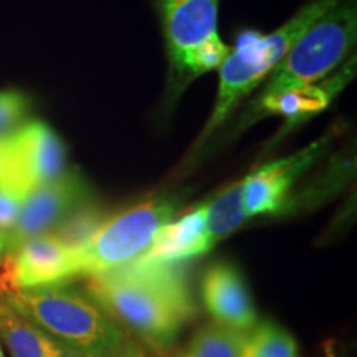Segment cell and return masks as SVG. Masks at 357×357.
Masks as SVG:
<instances>
[{
  "instance_id": "1",
  "label": "cell",
  "mask_w": 357,
  "mask_h": 357,
  "mask_svg": "<svg viewBox=\"0 0 357 357\" xmlns=\"http://www.w3.org/2000/svg\"><path fill=\"white\" fill-rule=\"evenodd\" d=\"M178 265L134 260L108 273L89 276L86 293L123 331L149 349L164 352L195 314Z\"/></svg>"
},
{
  "instance_id": "2",
  "label": "cell",
  "mask_w": 357,
  "mask_h": 357,
  "mask_svg": "<svg viewBox=\"0 0 357 357\" xmlns=\"http://www.w3.org/2000/svg\"><path fill=\"white\" fill-rule=\"evenodd\" d=\"M0 300L79 357H118L132 341L88 293L63 284L13 289Z\"/></svg>"
},
{
  "instance_id": "3",
  "label": "cell",
  "mask_w": 357,
  "mask_h": 357,
  "mask_svg": "<svg viewBox=\"0 0 357 357\" xmlns=\"http://www.w3.org/2000/svg\"><path fill=\"white\" fill-rule=\"evenodd\" d=\"M339 2L342 0H312L294 13L287 24L268 35L257 30H242L236 37L235 48L218 66L220 82L217 100L199 142H204L217 131L240 101L275 70L291 45Z\"/></svg>"
},
{
  "instance_id": "4",
  "label": "cell",
  "mask_w": 357,
  "mask_h": 357,
  "mask_svg": "<svg viewBox=\"0 0 357 357\" xmlns=\"http://www.w3.org/2000/svg\"><path fill=\"white\" fill-rule=\"evenodd\" d=\"M356 37V3L352 0H342L291 45L287 55L271 71L270 79L253 106L289 89L311 86L328 77L349 55Z\"/></svg>"
},
{
  "instance_id": "5",
  "label": "cell",
  "mask_w": 357,
  "mask_h": 357,
  "mask_svg": "<svg viewBox=\"0 0 357 357\" xmlns=\"http://www.w3.org/2000/svg\"><path fill=\"white\" fill-rule=\"evenodd\" d=\"M154 6L178 91L220 66L231 50L217 32L220 0H154Z\"/></svg>"
},
{
  "instance_id": "6",
  "label": "cell",
  "mask_w": 357,
  "mask_h": 357,
  "mask_svg": "<svg viewBox=\"0 0 357 357\" xmlns=\"http://www.w3.org/2000/svg\"><path fill=\"white\" fill-rule=\"evenodd\" d=\"M177 197H158L106 217L95 235L77 250L79 273L96 276L121 268L141 257L158 231L174 220Z\"/></svg>"
},
{
  "instance_id": "7",
  "label": "cell",
  "mask_w": 357,
  "mask_h": 357,
  "mask_svg": "<svg viewBox=\"0 0 357 357\" xmlns=\"http://www.w3.org/2000/svg\"><path fill=\"white\" fill-rule=\"evenodd\" d=\"M0 294L13 289L55 287L82 276L77 250L42 234L8 250L0 263Z\"/></svg>"
},
{
  "instance_id": "8",
  "label": "cell",
  "mask_w": 357,
  "mask_h": 357,
  "mask_svg": "<svg viewBox=\"0 0 357 357\" xmlns=\"http://www.w3.org/2000/svg\"><path fill=\"white\" fill-rule=\"evenodd\" d=\"M89 200L91 190L77 169H65L56 178L35 187L22 205L15 227L7 234L8 250L32 236L52 231L65 217Z\"/></svg>"
},
{
  "instance_id": "9",
  "label": "cell",
  "mask_w": 357,
  "mask_h": 357,
  "mask_svg": "<svg viewBox=\"0 0 357 357\" xmlns=\"http://www.w3.org/2000/svg\"><path fill=\"white\" fill-rule=\"evenodd\" d=\"M8 178L26 190L47 184L65 171V147L60 137L42 121L22 124L6 137Z\"/></svg>"
},
{
  "instance_id": "10",
  "label": "cell",
  "mask_w": 357,
  "mask_h": 357,
  "mask_svg": "<svg viewBox=\"0 0 357 357\" xmlns=\"http://www.w3.org/2000/svg\"><path fill=\"white\" fill-rule=\"evenodd\" d=\"M329 137L311 142L284 159L271 160L243 178V208L247 218L283 211L294 182L324 154Z\"/></svg>"
},
{
  "instance_id": "11",
  "label": "cell",
  "mask_w": 357,
  "mask_h": 357,
  "mask_svg": "<svg viewBox=\"0 0 357 357\" xmlns=\"http://www.w3.org/2000/svg\"><path fill=\"white\" fill-rule=\"evenodd\" d=\"M205 310L218 324L248 333L257 324V311L238 268L213 263L202 278Z\"/></svg>"
},
{
  "instance_id": "12",
  "label": "cell",
  "mask_w": 357,
  "mask_h": 357,
  "mask_svg": "<svg viewBox=\"0 0 357 357\" xmlns=\"http://www.w3.org/2000/svg\"><path fill=\"white\" fill-rule=\"evenodd\" d=\"M211 248L205 230V202H202L185 212L178 220L166 223L136 260L176 265L204 255Z\"/></svg>"
},
{
  "instance_id": "13",
  "label": "cell",
  "mask_w": 357,
  "mask_h": 357,
  "mask_svg": "<svg viewBox=\"0 0 357 357\" xmlns=\"http://www.w3.org/2000/svg\"><path fill=\"white\" fill-rule=\"evenodd\" d=\"M0 341L10 357H79L45 329L0 300Z\"/></svg>"
},
{
  "instance_id": "14",
  "label": "cell",
  "mask_w": 357,
  "mask_h": 357,
  "mask_svg": "<svg viewBox=\"0 0 357 357\" xmlns=\"http://www.w3.org/2000/svg\"><path fill=\"white\" fill-rule=\"evenodd\" d=\"M352 71H354V63H352V66L347 65L337 77L329 79L324 84H319V86L311 84V86L289 89L283 95H278L265 102H260V105L252 106V109L255 111V118L263 113L284 114L291 121L310 118L311 114H316L321 109H324L339 89L344 88V84L352 77Z\"/></svg>"
},
{
  "instance_id": "15",
  "label": "cell",
  "mask_w": 357,
  "mask_h": 357,
  "mask_svg": "<svg viewBox=\"0 0 357 357\" xmlns=\"http://www.w3.org/2000/svg\"><path fill=\"white\" fill-rule=\"evenodd\" d=\"M245 220L243 181L234 182L205 202V230L211 247L238 229Z\"/></svg>"
},
{
  "instance_id": "16",
  "label": "cell",
  "mask_w": 357,
  "mask_h": 357,
  "mask_svg": "<svg viewBox=\"0 0 357 357\" xmlns=\"http://www.w3.org/2000/svg\"><path fill=\"white\" fill-rule=\"evenodd\" d=\"M247 333L218 323L205 324L176 357H240Z\"/></svg>"
},
{
  "instance_id": "17",
  "label": "cell",
  "mask_w": 357,
  "mask_h": 357,
  "mask_svg": "<svg viewBox=\"0 0 357 357\" xmlns=\"http://www.w3.org/2000/svg\"><path fill=\"white\" fill-rule=\"evenodd\" d=\"M240 357H300L291 334L271 321L253 326L245 337Z\"/></svg>"
},
{
  "instance_id": "18",
  "label": "cell",
  "mask_w": 357,
  "mask_h": 357,
  "mask_svg": "<svg viewBox=\"0 0 357 357\" xmlns=\"http://www.w3.org/2000/svg\"><path fill=\"white\" fill-rule=\"evenodd\" d=\"M106 213L100 205L89 202L79 205L77 211H73L68 217H65L58 225L48 234L55 235L61 243L66 247L78 250L95 235V231L100 229L101 223L106 220Z\"/></svg>"
},
{
  "instance_id": "19",
  "label": "cell",
  "mask_w": 357,
  "mask_h": 357,
  "mask_svg": "<svg viewBox=\"0 0 357 357\" xmlns=\"http://www.w3.org/2000/svg\"><path fill=\"white\" fill-rule=\"evenodd\" d=\"M29 194L30 190L12 178L6 177L0 181V231L8 234L13 230Z\"/></svg>"
},
{
  "instance_id": "20",
  "label": "cell",
  "mask_w": 357,
  "mask_h": 357,
  "mask_svg": "<svg viewBox=\"0 0 357 357\" xmlns=\"http://www.w3.org/2000/svg\"><path fill=\"white\" fill-rule=\"evenodd\" d=\"M29 106V98L19 91L0 93V139H6L25 124Z\"/></svg>"
},
{
  "instance_id": "21",
  "label": "cell",
  "mask_w": 357,
  "mask_h": 357,
  "mask_svg": "<svg viewBox=\"0 0 357 357\" xmlns=\"http://www.w3.org/2000/svg\"><path fill=\"white\" fill-rule=\"evenodd\" d=\"M8 177V155L6 139H0V181Z\"/></svg>"
},
{
  "instance_id": "22",
  "label": "cell",
  "mask_w": 357,
  "mask_h": 357,
  "mask_svg": "<svg viewBox=\"0 0 357 357\" xmlns=\"http://www.w3.org/2000/svg\"><path fill=\"white\" fill-rule=\"evenodd\" d=\"M118 357H147V354L146 351L142 349V346L137 344V342L132 339V341L126 346V349H124Z\"/></svg>"
},
{
  "instance_id": "23",
  "label": "cell",
  "mask_w": 357,
  "mask_h": 357,
  "mask_svg": "<svg viewBox=\"0 0 357 357\" xmlns=\"http://www.w3.org/2000/svg\"><path fill=\"white\" fill-rule=\"evenodd\" d=\"M8 250V236L7 234H3V231H0V263H2L3 257H6Z\"/></svg>"
},
{
  "instance_id": "24",
  "label": "cell",
  "mask_w": 357,
  "mask_h": 357,
  "mask_svg": "<svg viewBox=\"0 0 357 357\" xmlns=\"http://www.w3.org/2000/svg\"><path fill=\"white\" fill-rule=\"evenodd\" d=\"M0 357H6V352H3V347H2V341H0Z\"/></svg>"
}]
</instances>
